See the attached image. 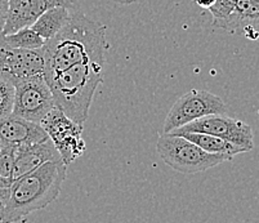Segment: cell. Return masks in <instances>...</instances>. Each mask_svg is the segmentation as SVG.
I'll list each match as a JSON object with an SVG mask.
<instances>
[{
  "label": "cell",
  "mask_w": 259,
  "mask_h": 223,
  "mask_svg": "<svg viewBox=\"0 0 259 223\" xmlns=\"http://www.w3.org/2000/svg\"><path fill=\"white\" fill-rule=\"evenodd\" d=\"M67 175L62 160L49 161L12 183L2 223H17L58 198Z\"/></svg>",
  "instance_id": "obj_2"
},
{
  "label": "cell",
  "mask_w": 259,
  "mask_h": 223,
  "mask_svg": "<svg viewBox=\"0 0 259 223\" xmlns=\"http://www.w3.org/2000/svg\"><path fill=\"white\" fill-rule=\"evenodd\" d=\"M18 49L7 46L3 34L0 32V79H6L11 83L16 80Z\"/></svg>",
  "instance_id": "obj_16"
},
{
  "label": "cell",
  "mask_w": 259,
  "mask_h": 223,
  "mask_svg": "<svg viewBox=\"0 0 259 223\" xmlns=\"http://www.w3.org/2000/svg\"><path fill=\"white\" fill-rule=\"evenodd\" d=\"M9 192H11V189L0 187V220H2V218H3L4 210H6L7 203H8Z\"/></svg>",
  "instance_id": "obj_20"
},
{
  "label": "cell",
  "mask_w": 259,
  "mask_h": 223,
  "mask_svg": "<svg viewBox=\"0 0 259 223\" xmlns=\"http://www.w3.org/2000/svg\"><path fill=\"white\" fill-rule=\"evenodd\" d=\"M56 160H61V157L49 138L32 146L16 149L15 163L12 170V183L22 178L23 175L34 172L44 164Z\"/></svg>",
  "instance_id": "obj_11"
},
{
  "label": "cell",
  "mask_w": 259,
  "mask_h": 223,
  "mask_svg": "<svg viewBox=\"0 0 259 223\" xmlns=\"http://www.w3.org/2000/svg\"><path fill=\"white\" fill-rule=\"evenodd\" d=\"M4 41L7 46L13 49H26V51H35V49L43 48L46 40L40 37L31 27L18 30L15 34L3 35Z\"/></svg>",
  "instance_id": "obj_15"
},
{
  "label": "cell",
  "mask_w": 259,
  "mask_h": 223,
  "mask_svg": "<svg viewBox=\"0 0 259 223\" xmlns=\"http://www.w3.org/2000/svg\"><path fill=\"white\" fill-rule=\"evenodd\" d=\"M103 81V65L79 63L51 77L47 83L56 107L79 125L88 119L94 93Z\"/></svg>",
  "instance_id": "obj_3"
},
{
  "label": "cell",
  "mask_w": 259,
  "mask_h": 223,
  "mask_svg": "<svg viewBox=\"0 0 259 223\" xmlns=\"http://www.w3.org/2000/svg\"><path fill=\"white\" fill-rule=\"evenodd\" d=\"M13 85L15 103L12 115L40 124L56 107L53 95L44 75L22 79Z\"/></svg>",
  "instance_id": "obj_6"
},
{
  "label": "cell",
  "mask_w": 259,
  "mask_h": 223,
  "mask_svg": "<svg viewBox=\"0 0 259 223\" xmlns=\"http://www.w3.org/2000/svg\"><path fill=\"white\" fill-rule=\"evenodd\" d=\"M223 100L208 91L192 89L176 101L162 125V135L170 133L209 115H225Z\"/></svg>",
  "instance_id": "obj_5"
},
{
  "label": "cell",
  "mask_w": 259,
  "mask_h": 223,
  "mask_svg": "<svg viewBox=\"0 0 259 223\" xmlns=\"http://www.w3.org/2000/svg\"><path fill=\"white\" fill-rule=\"evenodd\" d=\"M180 133H204L228 141L236 146L242 147L246 151L254 149V135L250 126L239 119L227 116L226 114L201 117L182 128L176 129L170 132V135H180Z\"/></svg>",
  "instance_id": "obj_8"
},
{
  "label": "cell",
  "mask_w": 259,
  "mask_h": 223,
  "mask_svg": "<svg viewBox=\"0 0 259 223\" xmlns=\"http://www.w3.org/2000/svg\"><path fill=\"white\" fill-rule=\"evenodd\" d=\"M214 2H215V0H195V3H196L197 6L205 9L210 8V7L214 4Z\"/></svg>",
  "instance_id": "obj_22"
},
{
  "label": "cell",
  "mask_w": 259,
  "mask_h": 223,
  "mask_svg": "<svg viewBox=\"0 0 259 223\" xmlns=\"http://www.w3.org/2000/svg\"><path fill=\"white\" fill-rule=\"evenodd\" d=\"M15 103V85L9 80L0 79V120L9 116Z\"/></svg>",
  "instance_id": "obj_18"
},
{
  "label": "cell",
  "mask_w": 259,
  "mask_h": 223,
  "mask_svg": "<svg viewBox=\"0 0 259 223\" xmlns=\"http://www.w3.org/2000/svg\"><path fill=\"white\" fill-rule=\"evenodd\" d=\"M72 6L74 0H9L8 13L2 34H15L21 29L31 27L44 12L53 7H66L70 9Z\"/></svg>",
  "instance_id": "obj_9"
},
{
  "label": "cell",
  "mask_w": 259,
  "mask_h": 223,
  "mask_svg": "<svg viewBox=\"0 0 259 223\" xmlns=\"http://www.w3.org/2000/svg\"><path fill=\"white\" fill-rule=\"evenodd\" d=\"M40 125L54 145L61 160L66 166L76 161L85 151L83 140V125H79L66 116L60 109L54 107L46 116Z\"/></svg>",
  "instance_id": "obj_7"
},
{
  "label": "cell",
  "mask_w": 259,
  "mask_h": 223,
  "mask_svg": "<svg viewBox=\"0 0 259 223\" xmlns=\"http://www.w3.org/2000/svg\"><path fill=\"white\" fill-rule=\"evenodd\" d=\"M47 140L48 136L40 124L25 120L12 114L0 120V142L6 146L20 149L41 143Z\"/></svg>",
  "instance_id": "obj_10"
},
{
  "label": "cell",
  "mask_w": 259,
  "mask_h": 223,
  "mask_svg": "<svg viewBox=\"0 0 259 223\" xmlns=\"http://www.w3.org/2000/svg\"><path fill=\"white\" fill-rule=\"evenodd\" d=\"M107 49L106 26L81 12H75L62 29L44 44V79L48 81L79 63L105 65Z\"/></svg>",
  "instance_id": "obj_1"
},
{
  "label": "cell",
  "mask_w": 259,
  "mask_h": 223,
  "mask_svg": "<svg viewBox=\"0 0 259 223\" xmlns=\"http://www.w3.org/2000/svg\"><path fill=\"white\" fill-rule=\"evenodd\" d=\"M215 27L227 31H244L249 39L259 37V0H235L234 12Z\"/></svg>",
  "instance_id": "obj_12"
},
{
  "label": "cell",
  "mask_w": 259,
  "mask_h": 223,
  "mask_svg": "<svg viewBox=\"0 0 259 223\" xmlns=\"http://www.w3.org/2000/svg\"><path fill=\"white\" fill-rule=\"evenodd\" d=\"M235 0H215L213 6L209 8L213 16V25L226 20L234 12Z\"/></svg>",
  "instance_id": "obj_19"
},
{
  "label": "cell",
  "mask_w": 259,
  "mask_h": 223,
  "mask_svg": "<svg viewBox=\"0 0 259 223\" xmlns=\"http://www.w3.org/2000/svg\"><path fill=\"white\" fill-rule=\"evenodd\" d=\"M16 149L0 142V187L11 189Z\"/></svg>",
  "instance_id": "obj_17"
},
{
  "label": "cell",
  "mask_w": 259,
  "mask_h": 223,
  "mask_svg": "<svg viewBox=\"0 0 259 223\" xmlns=\"http://www.w3.org/2000/svg\"><path fill=\"white\" fill-rule=\"evenodd\" d=\"M115 3H119V4H124V6H129V4H133L136 3L137 0H114Z\"/></svg>",
  "instance_id": "obj_23"
},
{
  "label": "cell",
  "mask_w": 259,
  "mask_h": 223,
  "mask_svg": "<svg viewBox=\"0 0 259 223\" xmlns=\"http://www.w3.org/2000/svg\"><path fill=\"white\" fill-rule=\"evenodd\" d=\"M174 136H181V137L191 141L196 146H199L200 149L209 152V154L226 155V156H230L231 159H234V156L239 154L248 152L242 147L236 146V145L228 142V141L214 137V136L210 135H204V133H180V135Z\"/></svg>",
  "instance_id": "obj_13"
},
{
  "label": "cell",
  "mask_w": 259,
  "mask_h": 223,
  "mask_svg": "<svg viewBox=\"0 0 259 223\" xmlns=\"http://www.w3.org/2000/svg\"><path fill=\"white\" fill-rule=\"evenodd\" d=\"M156 151L164 164L183 174L205 172L208 169L231 160L230 156L209 154L191 141L170 133L161 135L157 138Z\"/></svg>",
  "instance_id": "obj_4"
},
{
  "label": "cell",
  "mask_w": 259,
  "mask_h": 223,
  "mask_svg": "<svg viewBox=\"0 0 259 223\" xmlns=\"http://www.w3.org/2000/svg\"><path fill=\"white\" fill-rule=\"evenodd\" d=\"M70 18V11L66 7H53L44 12L36 21L31 25V29L48 41L49 39L57 34Z\"/></svg>",
  "instance_id": "obj_14"
},
{
  "label": "cell",
  "mask_w": 259,
  "mask_h": 223,
  "mask_svg": "<svg viewBox=\"0 0 259 223\" xmlns=\"http://www.w3.org/2000/svg\"><path fill=\"white\" fill-rule=\"evenodd\" d=\"M9 0H0V32L3 31L4 23H6L7 13H8Z\"/></svg>",
  "instance_id": "obj_21"
}]
</instances>
